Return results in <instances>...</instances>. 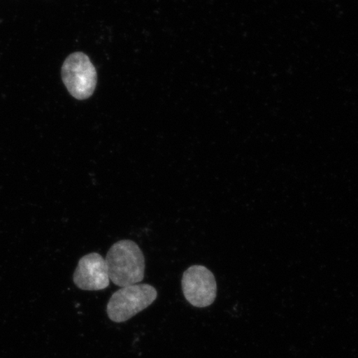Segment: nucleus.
Wrapping results in <instances>:
<instances>
[{"label":"nucleus","instance_id":"obj_1","mask_svg":"<svg viewBox=\"0 0 358 358\" xmlns=\"http://www.w3.org/2000/svg\"><path fill=\"white\" fill-rule=\"evenodd\" d=\"M106 262L110 280L120 287L140 284L145 278V258L140 246L131 240H122L111 246Z\"/></svg>","mask_w":358,"mask_h":358},{"label":"nucleus","instance_id":"obj_2","mask_svg":"<svg viewBox=\"0 0 358 358\" xmlns=\"http://www.w3.org/2000/svg\"><path fill=\"white\" fill-rule=\"evenodd\" d=\"M157 296L158 292L150 285L137 284L122 287L112 294L107 304V315L115 323H123L151 306Z\"/></svg>","mask_w":358,"mask_h":358},{"label":"nucleus","instance_id":"obj_3","mask_svg":"<svg viewBox=\"0 0 358 358\" xmlns=\"http://www.w3.org/2000/svg\"><path fill=\"white\" fill-rule=\"evenodd\" d=\"M62 80L71 95L84 100L95 91L97 74L95 66L83 52H76L66 58L62 69Z\"/></svg>","mask_w":358,"mask_h":358},{"label":"nucleus","instance_id":"obj_4","mask_svg":"<svg viewBox=\"0 0 358 358\" xmlns=\"http://www.w3.org/2000/svg\"><path fill=\"white\" fill-rule=\"evenodd\" d=\"M182 289L186 301L196 308L211 306L217 298L216 280L203 266H192L183 273Z\"/></svg>","mask_w":358,"mask_h":358},{"label":"nucleus","instance_id":"obj_5","mask_svg":"<svg viewBox=\"0 0 358 358\" xmlns=\"http://www.w3.org/2000/svg\"><path fill=\"white\" fill-rule=\"evenodd\" d=\"M73 281L83 290L98 291L108 287L110 277L105 258L96 252L80 258L74 272Z\"/></svg>","mask_w":358,"mask_h":358}]
</instances>
